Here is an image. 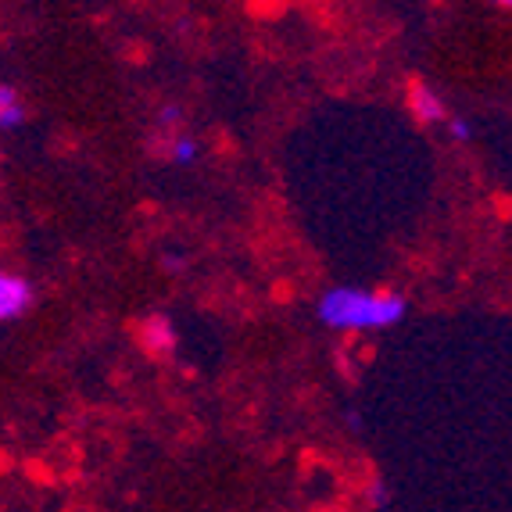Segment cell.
<instances>
[{
	"mask_svg": "<svg viewBox=\"0 0 512 512\" xmlns=\"http://www.w3.org/2000/svg\"><path fill=\"white\" fill-rule=\"evenodd\" d=\"M140 341H144V348L154 351V355L172 351L176 348V326H172L169 316L154 312V316H147L144 323H140Z\"/></svg>",
	"mask_w": 512,
	"mask_h": 512,
	"instance_id": "277c9868",
	"label": "cell"
},
{
	"mask_svg": "<svg viewBox=\"0 0 512 512\" xmlns=\"http://www.w3.org/2000/svg\"><path fill=\"white\" fill-rule=\"evenodd\" d=\"M154 126L162 129L165 137H176V133H180V126H183V108H180V104H165V108L158 111Z\"/></svg>",
	"mask_w": 512,
	"mask_h": 512,
	"instance_id": "52a82bcc",
	"label": "cell"
},
{
	"mask_svg": "<svg viewBox=\"0 0 512 512\" xmlns=\"http://www.w3.org/2000/svg\"><path fill=\"white\" fill-rule=\"evenodd\" d=\"M183 265H187V255H183V251H176V248L162 251V269H165V273H180Z\"/></svg>",
	"mask_w": 512,
	"mask_h": 512,
	"instance_id": "30bf717a",
	"label": "cell"
},
{
	"mask_svg": "<svg viewBox=\"0 0 512 512\" xmlns=\"http://www.w3.org/2000/svg\"><path fill=\"white\" fill-rule=\"evenodd\" d=\"M391 484H387V480H380V477H376L373 480V484H369V505H373V509H380V512H384V509H391Z\"/></svg>",
	"mask_w": 512,
	"mask_h": 512,
	"instance_id": "9c48e42d",
	"label": "cell"
},
{
	"mask_svg": "<svg viewBox=\"0 0 512 512\" xmlns=\"http://www.w3.org/2000/svg\"><path fill=\"white\" fill-rule=\"evenodd\" d=\"M165 154H169L172 165H183V169H190V165L201 162V154H205V147H201V140L190 137V133H176V137H169V147H165Z\"/></svg>",
	"mask_w": 512,
	"mask_h": 512,
	"instance_id": "8992f818",
	"label": "cell"
},
{
	"mask_svg": "<svg viewBox=\"0 0 512 512\" xmlns=\"http://www.w3.org/2000/svg\"><path fill=\"white\" fill-rule=\"evenodd\" d=\"M444 126H448V137H452L455 144H470L473 133H477V129H473V122L462 119V115H448V119H444Z\"/></svg>",
	"mask_w": 512,
	"mask_h": 512,
	"instance_id": "ba28073f",
	"label": "cell"
},
{
	"mask_svg": "<svg viewBox=\"0 0 512 512\" xmlns=\"http://www.w3.org/2000/svg\"><path fill=\"white\" fill-rule=\"evenodd\" d=\"M344 419H348V427H351V430H359V427H362V416H359V412H344Z\"/></svg>",
	"mask_w": 512,
	"mask_h": 512,
	"instance_id": "8fae6325",
	"label": "cell"
},
{
	"mask_svg": "<svg viewBox=\"0 0 512 512\" xmlns=\"http://www.w3.org/2000/svg\"><path fill=\"white\" fill-rule=\"evenodd\" d=\"M26 119H29L26 101L18 97V90L11 83H0V129L15 133V129L26 126Z\"/></svg>",
	"mask_w": 512,
	"mask_h": 512,
	"instance_id": "5b68a950",
	"label": "cell"
},
{
	"mask_svg": "<svg viewBox=\"0 0 512 512\" xmlns=\"http://www.w3.org/2000/svg\"><path fill=\"white\" fill-rule=\"evenodd\" d=\"M36 305V287L22 273L0 269V323H15Z\"/></svg>",
	"mask_w": 512,
	"mask_h": 512,
	"instance_id": "7a4b0ae2",
	"label": "cell"
},
{
	"mask_svg": "<svg viewBox=\"0 0 512 512\" xmlns=\"http://www.w3.org/2000/svg\"><path fill=\"white\" fill-rule=\"evenodd\" d=\"M405 101H409L412 115H416L419 122H427V126H430V122H444V119H448V104H444V97L437 94L430 83H423V79H412Z\"/></svg>",
	"mask_w": 512,
	"mask_h": 512,
	"instance_id": "3957f363",
	"label": "cell"
},
{
	"mask_svg": "<svg viewBox=\"0 0 512 512\" xmlns=\"http://www.w3.org/2000/svg\"><path fill=\"white\" fill-rule=\"evenodd\" d=\"M409 316V298L398 291L366 287H326L316 298V319L333 333H380Z\"/></svg>",
	"mask_w": 512,
	"mask_h": 512,
	"instance_id": "6da1fadb",
	"label": "cell"
}]
</instances>
